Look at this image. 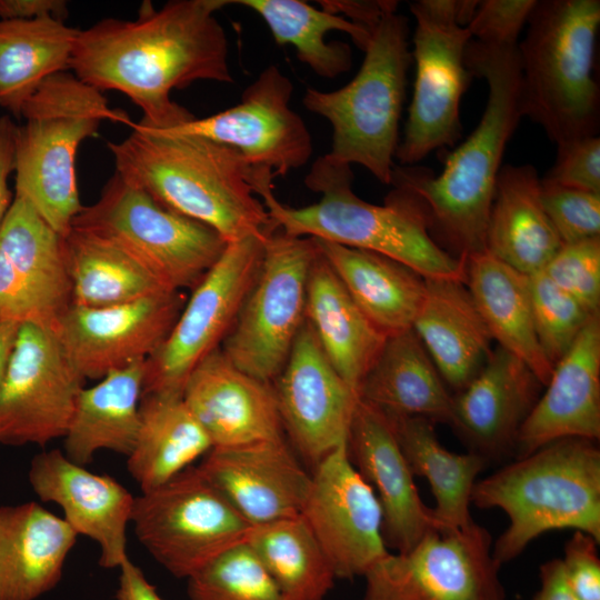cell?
<instances>
[{
	"mask_svg": "<svg viewBox=\"0 0 600 600\" xmlns=\"http://www.w3.org/2000/svg\"><path fill=\"white\" fill-rule=\"evenodd\" d=\"M230 0L144 2L137 19H102L79 30L69 70L82 82L127 96L143 117L167 129L194 116L170 93L196 81L233 82L226 31L216 12Z\"/></svg>",
	"mask_w": 600,
	"mask_h": 600,
	"instance_id": "obj_1",
	"label": "cell"
},
{
	"mask_svg": "<svg viewBox=\"0 0 600 600\" xmlns=\"http://www.w3.org/2000/svg\"><path fill=\"white\" fill-rule=\"evenodd\" d=\"M466 64L488 84L483 114L439 174L396 164L390 184L421 204L438 244L459 259L487 251L486 234L507 144L523 117L517 46L468 43Z\"/></svg>",
	"mask_w": 600,
	"mask_h": 600,
	"instance_id": "obj_2",
	"label": "cell"
},
{
	"mask_svg": "<svg viewBox=\"0 0 600 600\" xmlns=\"http://www.w3.org/2000/svg\"><path fill=\"white\" fill-rule=\"evenodd\" d=\"M108 142L116 172L166 208L217 231L227 243L276 229L252 188V169L213 140L133 122Z\"/></svg>",
	"mask_w": 600,
	"mask_h": 600,
	"instance_id": "obj_3",
	"label": "cell"
},
{
	"mask_svg": "<svg viewBox=\"0 0 600 600\" xmlns=\"http://www.w3.org/2000/svg\"><path fill=\"white\" fill-rule=\"evenodd\" d=\"M351 166L328 154L314 160L304 184L320 193L318 202L294 208L281 203L273 186L257 192L271 223L282 232L376 252L397 260L424 279L466 281L464 262L437 243L427 216L410 193L393 188L382 206L352 190Z\"/></svg>",
	"mask_w": 600,
	"mask_h": 600,
	"instance_id": "obj_4",
	"label": "cell"
},
{
	"mask_svg": "<svg viewBox=\"0 0 600 600\" xmlns=\"http://www.w3.org/2000/svg\"><path fill=\"white\" fill-rule=\"evenodd\" d=\"M471 503L500 508L509 526L492 546L501 567L539 536L573 529L600 542V449L598 441L563 438L517 458L476 482Z\"/></svg>",
	"mask_w": 600,
	"mask_h": 600,
	"instance_id": "obj_5",
	"label": "cell"
},
{
	"mask_svg": "<svg viewBox=\"0 0 600 600\" xmlns=\"http://www.w3.org/2000/svg\"><path fill=\"white\" fill-rule=\"evenodd\" d=\"M518 43L521 104L557 148L597 136L599 0L537 1Z\"/></svg>",
	"mask_w": 600,
	"mask_h": 600,
	"instance_id": "obj_6",
	"label": "cell"
},
{
	"mask_svg": "<svg viewBox=\"0 0 600 600\" xmlns=\"http://www.w3.org/2000/svg\"><path fill=\"white\" fill-rule=\"evenodd\" d=\"M24 123L14 137V196L24 198L61 236L71 230L82 209L76 160L86 139L102 121L132 126L129 116L112 109L103 92L72 72L49 77L21 111Z\"/></svg>",
	"mask_w": 600,
	"mask_h": 600,
	"instance_id": "obj_7",
	"label": "cell"
},
{
	"mask_svg": "<svg viewBox=\"0 0 600 600\" xmlns=\"http://www.w3.org/2000/svg\"><path fill=\"white\" fill-rule=\"evenodd\" d=\"M387 8L370 24L364 58L356 77L334 91L307 88L302 103L328 120L332 147L327 154L349 166L364 167L381 183L390 184L400 141L399 122L412 62L407 18Z\"/></svg>",
	"mask_w": 600,
	"mask_h": 600,
	"instance_id": "obj_8",
	"label": "cell"
},
{
	"mask_svg": "<svg viewBox=\"0 0 600 600\" xmlns=\"http://www.w3.org/2000/svg\"><path fill=\"white\" fill-rule=\"evenodd\" d=\"M71 228L114 243L176 291L192 290L227 246L217 231L166 208L117 172Z\"/></svg>",
	"mask_w": 600,
	"mask_h": 600,
	"instance_id": "obj_9",
	"label": "cell"
},
{
	"mask_svg": "<svg viewBox=\"0 0 600 600\" xmlns=\"http://www.w3.org/2000/svg\"><path fill=\"white\" fill-rule=\"evenodd\" d=\"M479 1L418 0L410 3L416 20L412 59L413 94L396 159L416 166L432 151L454 146L461 137L460 102L472 74L466 49L467 28Z\"/></svg>",
	"mask_w": 600,
	"mask_h": 600,
	"instance_id": "obj_10",
	"label": "cell"
},
{
	"mask_svg": "<svg viewBox=\"0 0 600 600\" xmlns=\"http://www.w3.org/2000/svg\"><path fill=\"white\" fill-rule=\"evenodd\" d=\"M313 238L270 231L257 277L220 349L240 370L273 382L306 321Z\"/></svg>",
	"mask_w": 600,
	"mask_h": 600,
	"instance_id": "obj_11",
	"label": "cell"
},
{
	"mask_svg": "<svg viewBox=\"0 0 600 600\" xmlns=\"http://www.w3.org/2000/svg\"><path fill=\"white\" fill-rule=\"evenodd\" d=\"M131 523L151 557L173 577L187 580L243 543L251 527L198 466L141 491Z\"/></svg>",
	"mask_w": 600,
	"mask_h": 600,
	"instance_id": "obj_12",
	"label": "cell"
},
{
	"mask_svg": "<svg viewBox=\"0 0 600 600\" xmlns=\"http://www.w3.org/2000/svg\"><path fill=\"white\" fill-rule=\"evenodd\" d=\"M268 233L227 243L192 289L166 340L146 360L143 394L182 396L192 370L221 347L257 277Z\"/></svg>",
	"mask_w": 600,
	"mask_h": 600,
	"instance_id": "obj_13",
	"label": "cell"
},
{
	"mask_svg": "<svg viewBox=\"0 0 600 600\" xmlns=\"http://www.w3.org/2000/svg\"><path fill=\"white\" fill-rule=\"evenodd\" d=\"M488 530L433 529L364 576L362 600H506Z\"/></svg>",
	"mask_w": 600,
	"mask_h": 600,
	"instance_id": "obj_14",
	"label": "cell"
},
{
	"mask_svg": "<svg viewBox=\"0 0 600 600\" xmlns=\"http://www.w3.org/2000/svg\"><path fill=\"white\" fill-rule=\"evenodd\" d=\"M84 381L53 328L20 324L0 386V446L63 438Z\"/></svg>",
	"mask_w": 600,
	"mask_h": 600,
	"instance_id": "obj_15",
	"label": "cell"
},
{
	"mask_svg": "<svg viewBox=\"0 0 600 600\" xmlns=\"http://www.w3.org/2000/svg\"><path fill=\"white\" fill-rule=\"evenodd\" d=\"M292 93L291 80L271 64L244 89L238 104L167 129L230 147L252 170L286 176L307 164L313 151L309 129L289 106Z\"/></svg>",
	"mask_w": 600,
	"mask_h": 600,
	"instance_id": "obj_16",
	"label": "cell"
},
{
	"mask_svg": "<svg viewBox=\"0 0 600 600\" xmlns=\"http://www.w3.org/2000/svg\"><path fill=\"white\" fill-rule=\"evenodd\" d=\"M300 514L328 558L336 579L364 577L390 552L383 538L379 500L351 463L347 446L312 470Z\"/></svg>",
	"mask_w": 600,
	"mask_h": 600,
	"instance_id": "obj_17",
	"label": "cell"
},
{
	"mask_svg": "<svg viewBox=\"0 0 600 600\" xmlns=\"http://www.w3.org/2000/svg\"><path fill=\"white\" fill-rule=\"evenodd\" d=\"M70 306L64 237L14 196L0 228V321L54 329Z\"/></svg>",
	"mask_w": 600,
	"mask_h": 600,
	"instance_id": "obj_18",
	"label": "cell"
},
{
	"mask_svg": "<svg viewBox=\"0 0 600 600\" xmlns=\"http://www.w3.org/2000/svg\"><path fill=\"white\" fill-rule=\"evenodd\" d=\"M272 383L284 436L306 463L314 469L347 446L358 394L329 362L307 320Z\"/></svg>",
	"mask_w": 600,
	"mask_h": 600,
	"instance_id": "obj_19",
	"label": "cell"
},
{
	"mask_svg": "<svg viewBox=\"0 0 600 600\" xmlns=\"http://www.w3.org/2000/svg\"><path fill=\"white\" fill-rule=\"evenodd\" d=\"M186 300L183 291H170L102 308L71 304L54 330L80 376L100 380L150 358L166 340Z\"/></svg>",
	"mask_w": 600,
	"mask_h": 600,
	"instance_id": "obj_20",
	"label": "cell"
},
{
	"mask_svg": "<svg viewBox=\"0 0 600 600\" xmlns=\"http://www.w3.org/2000/svg\"><path fill=\"white\" fill-rule=\"evenodd\" d=\"M28 480L41 501L61 508L62 518L78 536L98 544L100 567L119 569L129 559L127 527L136 497L124 486L72 462L58 449L31 460Z\"/></svg>",
	"mask_w": 600,
	"mask_h": 600,
	"instance_id": "obj_21",
	"label": "cell"
},
{
	"mask_svg": "<svg viewBox=\"0 0 600 600\" xmlns=\"http://www.w3.org/2000/svg\"><path fill=\"white\" fill-rule=\"evenodd\" d=\"M351 463L373 489L383 517L387 547L406 552L433 529H441L427 507L388 417L358 398L347 441Z\"/></svg>",
	"mask_w": 600,
	"mask_h": 600,
	"instance_id": "obj_22",
	"label": "cell"
},
{
	"mask_svg": "<svg viewBox=\"0 0 600 600\" xmlns=\"http://www.w3.org/2000/svg\"><path fill=\"white\" fill-rule=\"evenodd\" d=\"M198 468L250 524L300 513L311 481L286 438L212 448Z\"/></svg>",
	"mask_w": 600,
	"mask_h": 600,
	"instance_id": "obj_23",
	"label": "cell"
},
{
	"mask_svg": "<svg viewBox=\"0 0 600 600\" xmlns=\"http://www.w3.org/2000/svg\"><path fill=\"white\" fill-rule=\"evenodd\" d=\"M182 399L212 448L286 438L273 383L240 370L220 348L189 374Z\"/></svg>",
	"mask_w": 600,
	"mask_h": 600,
	"instance_id": "obj_24",
	"label": "cell"
},
{
	"mask_svg": "<svg viewBox=\"0 0 600 600\" xmlns=\"http://www.w3.org/2000/svg\"><path fill=\"white\" fill-rule=\"evenodd\" d=\"M542 388L526 363L498 346L473 380L453 394L450 426L469 452L488 462L514 454L520 429Z\"/></svg>",
	"mask_w": 600,
	"mask_h": 600,
	"instance_id": "obj_25",
	"label": "cell"
},
{
	"mask_svg": "<svg viewBox=\"0 0 600 600\" xmlns=\"http://www.w3.org/2000/svg\"><path fill=\"white\" fill-rule=\"evenodd\" d=\"M522 424L514 457L563 438H600V313L594 314L554 364Z\"/></svg>",
	"mask_w": 600,
	"mask_h": 600,
	"instance_id": "obj_26",
	"label": "cell"
},
{
	"mask_svg": "<svg viewBox=\"0 0 600 600\" xmlns=\"http://www.w3.org/2000/svg\"><path fill=\"white\" fill-rule=\"evenodd\" d=\"M77 538L36 501L0 506V600H37L51 591Z\"/></svg>",
	"mask_w": 600,
	"mask_h": 600,
	"instance_id": "obj_27",
	"label": "cell"
},
{
	"mask_svg": "<svg viewBox=\"0 0 600 600\" xmlns=\"http://www.w3.org/2000/svg\"><path fill=\"white\" fill-rule=\"evenodd\" d=\"M412 329L456 393L473 380L492 351L491 334L463 281L426 279Z\"/></svg>",
	"mask_w": 600,
	"mask_h": 600,
	"instance_id": "obj_28",
	"label": "cell"
},
{
	"mask_svg": "<svg viewBox=\"0 0 600 600\" xmlns=\"http://www.w3.org/2000/svg\"><path fill=\"white\" fill-rule=\"evenodd\" d=\"M562 244L541 202L536 168L501 167L488 220L487 251L531 276L541 271Z\"/></svg>",
	"mask_w": 600,
	"mask_h": 600,
	"instance_id": "obj_29",
	"label": "cell"
},
{
	"mask_svg": "<svg viewBox=\"0 0 600 600\" xmlns=\"http://www.w3.org/2000/svg\"><path fill=\"white\" fill-rule=\"evenodd\" d=\"M358 398L390 416L452 421L453 394L413 329L386 338Z\"/></svg>",
	"mask_w": 600,
	"mask_h": 600,
	"instance_id": "obj_30",
	"label": "cell"
},
{
	"mask_svg": "<svg viewBox=\"0 0 600 600\" xmlns=\"http://www.w3.org/2000/svg\"><path fill=\"white\" fill-rule=\"evenodd\" d=\"M340 282L383 334L412 329L426 293V279L386 256L313 238Z\"/></svg>",
	"mask_w": 600,
	"mask_h": 600,
	"instance_id": "obj_31",
	"label": "cell"
},
{
	"mask_svg": "<svg viewBox=\"0 0 600 600\" xmlns=\"http://www.w3.org/2000/svg\"><path fill=\"white\" fill-rule=\"evenodd\" d=\"M144 370L146 360H139L80 390L62 438L69 460L86 467L100 450L131 453L140 426Z\"/></svg>",
	"mask_w": 600,
	"mask_h": 600,
	"instance_id": "obj_32",
	"label": "cell"
},
{
	"mask_svg": "<svg viewBox=\"0 0 600 600\" xmlns=\"http://www.w3.org/2000/svg\"><path fill=\"white\" fill-rule=\"evenodd\" d=\"M306 320L329 362L358 394L387 336L358 308L319 249L308 279Z\"/></svg>",
	"mask_w": 600,
	"mask_h": 600,
	"instance_id": "obj_33",
	"label": "cell"
},
{
	"mask_svg": "<svg viewBox=\"0 0 600 600\" xmlns=\"http://www.w3.org/2000/svg\"><path fill=\"white\" fill-rule=\"evenodd\" d=\"M462 260L464 283L492 340L526 363L544 387L553 367L537 338L528 276L488 251Z\"/></svg>",
	"mask_w": 600,
	"mask_h": 600,
	"instance_id": "obj_34",
	"label": "cell"
},
{
	"mask_svg": "<svg viewBox=\"0 0 600 600\" xmlns=\"http://www.w3.org/2000/svg\"><path fill=\"white\" fill-rule=\"evenodd\" d=\"M386 416L411 472L430 484L436 502L432 511L441 529L473 526L471 493L489 462L473 452L456 453L444 448L436 433V423L427 418Z\"/></svg>",
	"mask_w": 600,
	"mask_h": 600,
	"instance_id": "obj_35",
	"label": "cell"
},
{
	"mask_svg": "<svg viewBox=\"0 0 600 600\" xmlns=\"http://www.w3.org/2000/svg\"><path fill=\"white\" fill-rule=\"evenodd\" d=\"M212 449L182 396L143 394L140 426L127 468L141 491L169 481Z\"/></svg>",
	"mask_w": 600,
	"mask_h": 600,
	"instance_id": "obj_36",
	"label": "cell"
},
{
	"mask_svg": "<svg viewBox=\"0 0 600 600\" xmlns=\"http://www.w3.org/2000/svg\"><path fill=\"white\" fill-rule=\"evenodd\" d=\"M78 33L51 16L0 20V107L21 118L40 86L69 70Z\"/></svg>",
	"mask_w": 600,
	"mask_h": 600,
	"instance_id": "obj_37",
	"label": "cell"
},
{
	"mask_svg": "<svg viewBox=\"0 0 600 600\" xmlns=\"http://www.w3.org/2000/svg\"><path fill=\"white\" fill-rule=\"evenodd\" d=\"M64 254L72 306L102 308L176 291L121 248L87 231L71 228Z\"/></svg>",
	"mask_w": 600,
	"mask_h": 600,
	"instance_id": "obj_38",
	"label": "cell"
},
{
	"mask_svg": "<svg viewBox=\"0 0 600 600\" xmlns=\"http://www.w3.org/2000/svg\"><path fill=\"white\" fill-rule=\"evenodd\" d=\"M266 22L278 46H292L298 59L317 76L333 79L350 70L352 53L348 43L328 42L326 36L341 31L361 50L369 30L344 17L318 9L301 0H234Z\"/></svg>",
	"mask_w": 600,
	"mask_h": 600,
	"instance_id": "obj_39",
	"label": "cell"
},
{
	"mask_svg": "<svg viewBox=\"0 0 600 600\" xmlns=\"http://www.w3.org/2000/svg\"><path fill=\"white\" fill-rule=\"evenodd\" d=\"M244 543L288 600H323L333 588L328 558L300 513L251 524Z\"/></svg>",
	"mask_w": 600,
	"mask_h": 600,
	"instance_id": "obj_40",
	"label": "cell"
},
{
	"mask_svg": "<svg viewBox=\"0 0 600 600\" xmlns=\"http://www.w3.org/2000/svg\"><path fill=\"white\" fill-rule=\"evenodd\" d=\"M190 600H288L243 542L188 579Z\"/></svg>",
	"mask_w": 600,
	"mask_h": 600,
	"instance_id": "obj_41",
	"label": "cell"
},
{
	"mask_svg": "<svg viewBox=\"0 0 600 600\" xmlns=\"http://www.w3.org/2000/svg\"><path fill=\"white\" fill-rule=\"evenodd\" d=\"M528 278L537 338L546 358L554 367L594 314L553 283L543 271Z\"/></svg>",
	"mask_w": 600,
	"mask_h": 600,
	"instance_id": "obj_42",
	"label": "cell"
},
{
	"mask_svg": "<svg viewBox=\"0 0 600 600\" xmlns=\"http://www.w3.org/2000/svg\"><path fill=\"white\" fill-rule=\"evenodd\" d=\"M541 271L590 313H600V237L562 244Z\"/></svg>",
	"mask_w": 600,
	"mask_h": 600,
	"instance_id": "obj_43",
	"label": "cell"
},
{
	"mask_svg": "<svg viewBox=\"0 0 600 600\" xmlns=\"http://www.w3.org/2000/svg\"><path fill=\"white\" fill-rule=\"evenodd\" d=\"M543 208L563 244L600 237V193L540 179Z\"/></svg>",
	"mask_w": 600,
	"mask_h": 600,
	"instance_id": "obj_44",
	"label": "cell"
},
{
	"mask_svg": "<svg viewBox=\"0 0 600 600\" xmlns=\"http://www.w3.org/2000/svg\"><path fill=\"white\" fill-rule=\"evenodd\" d=\"M536 0L479 1L469 21L472 40L490 46H517Z\"/></svg>",
	"mask_w": 600,
	"mask_h": 600,
	"instance_id": "obj_45",
	"label": "cell"
},
{
	"mask_svg": "<svg viewBox=\"0 0 600 600\" xmlns=\"http://www.w3.org/2000/svg\"><path fill=\"white\" fill-rule=\"evenodd\" d=\"M543 179L562 187L600 193V138L592 136L557 148L554 166Z\"/></svg>",
	"mask_w": 600,
	"mask_h": 600,
	"instance_id": "obj_46",
	"label": "cell"
},
{
	"mask_svg": "<svg viewBox=\"0 0 600 600\" xmlns=\"http://www.w3.org/2000/svg\"><path fill=\"white\" fill-rule=\"evenodd\" d=\"M598 544L590 534L574 531L560 559L567 583L579 600H600Z\"/></svg>",
	"mask_w": 600,
	"mask_h": 600,
	"instance_id": "obj_47",
	"label": "cell"
},
{
	"mask_svg": "<svg viewBox=\"0 0 600 600\" xmlns=\"http://www.w3.org/2000/svg\"><path fill=\"white\" fill-rule=\"evenodd\" d=\"M17 127L9 114L0 117V228L14 197L9 188V178L14 171Z\"/></svg>",
	"mask_w": 600,
	"mask_h": 600,
	"instance_id": "obj_48",
	"label": "cell"
},
{
	"mask_svg": "<svg viewBox=\"0 0 600 600\" xmlns=\"http://www.w3.org/2000/svg\"><path fill=\"white\" fill-rule=\"evenodd\" d=\"M68 14L64 0H0V20H31L51 16L64 21Z\"/></svg>",
	"mask_w": 600,
	"mask_h": 600,
	"instance_id": "obj_49",
	"label": "cell"
},
{
	"mask_svg": "<svg viewBox=\"0 0 600 600\" xmlns=\"http://www.w3.org/2000/svg\"><path fill=\"white\" fill-rule=\"evenodd\" d=\"M117 600H163L142 570L130 559L119 567Z\"/></svg>",
	"mask_w": 600,
	"mask_h": 600,
	"instance_id": "obj_50",
	"label": "cell"
},
{
	"mask_svg": "<svg viewBox=\"0 0 600 600\" xmlns=\"http://www.w3.org/2000/svg\"><path fill=\"white\" fill-rule=\"evenodd\" d=\"M532 600H579L567 583L560 559L541 566L540 588Z\"/></svg>",
	"mask_w": 600,
	"mask_h": 600,
	"instance_id": "obj_51",
	"label": "cell"
},
{
	"mask_svg": "<svg viewBox=\"0 0 600 600\" xmlns=\"http://www.w3.org/2000/svg\"><path fill=\"white\" fill-rule=\"evenodd\" d=\"M20 324L11 321H0V386L6 374Z\"/></svg>",
	"mask_w": 600,
	"mask_h": 600,
	"instance_id": "obj_52",
	"label": "cell"
}]
</instances>
